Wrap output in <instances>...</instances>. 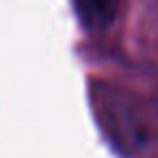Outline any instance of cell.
<instances>
[{"label":"cell","mask_w":158,"mask_h":158,"mask_svg":"<svg viewBox=\"0 0 158 158\" xmlns=\"http://www.w3.org/2000/svg\"><path fill=\"white\" fill-rule=\"evenodd\" d=\"M121 0H74V11L89 31H106L115 24Z\"/></svg>","instance_id":"1"}]
</instances>
